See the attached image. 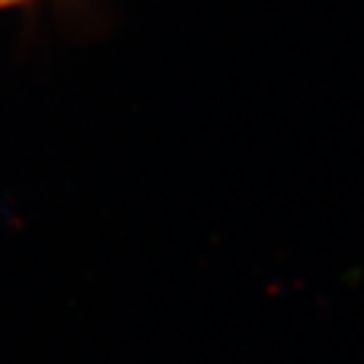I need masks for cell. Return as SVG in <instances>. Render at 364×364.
<instances>
[{"instance_id":"obj_1","label":"cell","mask_w":364,"mask_h":364,"mask_svg":"<svg viewBox=\"0 0 364 364\" xmlns=\"http://www.w3.org/2000/svg\"><path fill=\"white\" fill-rule=\"evenodd\" d=\"M23 3H31V0H0V8H11V6H23Z\"/></svg>"}]
</instances>
